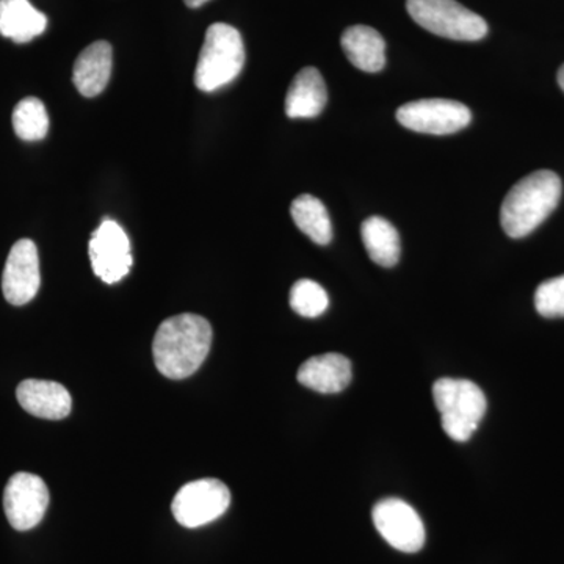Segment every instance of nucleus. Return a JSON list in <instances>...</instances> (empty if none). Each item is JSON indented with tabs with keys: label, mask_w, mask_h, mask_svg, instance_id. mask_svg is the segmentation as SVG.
<instances>
[{
	"label": "nucleus",
	"mask_w": 564,
	"mask_h": 564,
	"mask_svg": "<svg viewBox=\"0 0 564 564\" xmlns=\"http://www.w3.org/2000/svg\"><path fill=\"white\" fill-rule=\"evenodd\" d=\"M212 326L196 314H180L161 323L152 344L155 367L170 380L192 377L206 361L212 345Z\"/></svg>",
	"instance_id": "obj_1"
},
{
	"label": "nucleus",
	"mask_w": 564,
	"mask_h": 564,
	"mask_svg": "<svg viewBox=\"0 0 564 564\" xmlns=\"http://www.w3.org/2000/svg\"><path fill=\"white\" fill-rule=\"evenodd\" d=\"M563 184L558 174L540 170L518 182L505 196L500 223L511 239L532 234L556 209Z\"/></svg>",
	"instance_id": "obj_2"
},
{
	"label": "nucleus",
	"mask_w": 564,
	"mask_h": 564,
	"mask_svg": "<svg viewBox=\"0 0 564 564\" xmlns=\"http://www.w3.org/2000/svg\"><path fill=\"white\" fill-rule=\"evenodd\" d=\"M243 65L245 46L240 32L223 22L212 24L196 65V87L206 93L220 90L239 77Z\"/></svg>",
	"instance_id": "obj_3"
},
{
	"label": "nucleus",
	"mask_w": 564,
	"mask_h": 564,
	"mask_svg": "<svg viewBox=\"0 0 564 564\" xmlns=\"http://www.w3.org/2000/svg\"><path fill=\"white\" fill-rule=\"evenodd\" d=\"M433 399L447 436L456 443L469 441L485 417L484 391L469 380L441 378L433 386Z\"/></svg>",
	"instance_id": "obj_4"
},
{
	"label": "nucleus",
	"mask_w": 564,
	"mask_h": 564,
	"mask_svg": "<svg viewBox=\"0 0 564 564\" xmlns=\"http://www.w3.org/2000/svg\"><path fill=\"white\" fill-rule=\"evenodd\" d=\"M410 17L425 31L456 41L484 40L488 24L456 0H406Z\"/></svg>",
	"instance_id": "obj_5"
},
{
	"label": "nucleus",
	"mask_w": 564,
	"mask_h": 564,
	"mask_svg": "<svg viewBox=\"0 0 564 564\" xmlns=\"http://www.w3.org/2000/svg\"><path fill=\"white\" fill-rule=\"evenodd\" d=\"M231 505L228 486L217 478H203L182 486L174 496L172 511L182 527L198 529L217 521Z\"/></svg>",
	"instance_id": "obj_6"
},
{
	"label": "nucleus",
	"mask_w": 564,
	"mask_h": 564,
	"mask_svg": "<svg viewBox=\"0 0 564 564\" xmlns=\"http://www.w3.org/2000/svg\"><path fill=\"white\" fill-rule=\"evenodd\" d=\"M469 107L452 99H419L397 110V121L410 131L448 135L469 126Z\"/></svg>",
	"instance_id": "obj_7"
},
{
	"label": "nucleus",
	"mask_w": 564,
	"mask_h": 564,
	"mask_svg": "<svg viewBox=\"0 0 564 564\" xmlns=\"http://www.w3.org/2000/svg\"><path fill=\"white\" fill-rule=\"evenodd\" d=\"M50 489L39 475L18 473L3 492V510L18 532L35 529L50 507Z\"/></svg>",
	"instance_id": "obj_8"
},
{
	"label": "nucleus",
	"mask_w": 564,
	"mask_h": 564,
	"mask_svg": "<svg viewBox=\"0 0 564 564\" xmlns=\"http://www.w3.org/2000/svg\"><path fill=\"white\" fill-rule=\"evenodd\" d=\"M373 524L386 543L404 554H415L425 544V527L411 505L400 499H384L375 505Z\"/></svg>",
	"instance_id": "obj_9"
},
{
	"label": "nucleus",
	"mask_w": 564,
	"mask_h": 564,
	"mask_svg": "<svg viewBox=\"0 0 564 564\" xmlns=\"http://www.w3.org/2000/svg\"><path fill=\"white\" fill-rule=\"evenodd\" d=\"M90 259L96 276L106 284H117L131 272V242L117 221L104 220L93 232Z\"/></svg>",
	"instance_id": "obj_10"
},
{
	"label": "nucleus",
	"mask_w": 564,
	"mask_h": 564,
	"mask_svg": "<svg viewBox=\"0 0 564 564\" xmlns=\"http://www.w3.org/2000/svg\"><path fill=\"white\" fill-rule=\"evenodd\" d=\"M40 284L39 250L32 240L22 239L13 245L7 258L2 276L3 296L13 306H24L35 299Z\"/></svg>",
	"instance_id": "obj_11"
},
{
	"label": "nucleus",
	"mask_w": 564,
	"mask_h": 564,
	"mask_svg": "<svg viewBox=\"0 0 564 564\" xmlns=\"http://www.w3.org/2000/svg\"><path fill=\"white\" fill-rule=\"evenodd\" d=\"M18 402L35 417L62 421L68 417L73 399L68 389L55 381L25 380L17 389Z\"/></svg>",
	"instance_id": "obj_12"
},
{
	"label": "nucleus",
	"mask_w": 564,
	"mask_h": 564,
	"mask_svg": "<svg viewBox=\"0 0 564 564\" xmlns=\"http://www.w3.org/2000/svg\"><path fill=\"white\" fill-rule=\"evenodd\" d=\"M113 66V51L107 41L85 47L74 63L73 82L82 96L95 98L106 90Z\"/></svg>",
	"instance_id": "obj_13"
},
{
	"label": "nucleus",
	"mask_w": 564,
	"mask_h": 564,
	"mask_svg": "<svg viewBox=\"0 0 564 564\" xmlns=\"http://www.w3.org/2000/svg\"><path fill=\"white\" fill-rule=\"evenodd\" d=\"M296 378L315 392H343L351 381V362L339 352L314 356L300 367Z\"/></svg>",
	"instance_id": "obj_14"
},
{
	"label": "nucleus",
	"mask_w": 564,
	"mask_h": 564,
	"mask_svg": "<svg viewBox=\"0 0 564 564\" xmlns=\"http://www.w3.org/2000/svg\"><path fill=\"white\" fill-rule=\"evenodd\" d=\"M328 101L325 80L317 68H304L296 74L285 96V113L292 120L315 118Z\"/></svg>",
	"instance_id": "obj_15"
},
{
	"label": "nucleus",
	"mask_w": 564,
	"mask_h": 564,
	"mask_svg": "<svg viewBox=\"0 0 564 564\" xmlns=\"http://www.w3.org/2000/svg\"><path fill=\"white\" fill-rule=\"evenodd\" d=\"M340 44L351 65L364 73H380L384 68L386 43L375 29L351 25L343 33Z\"/></svg>",
	"instance_id": "obj_16"
},
{
	"label": "nucleus",
	"mask_w": 564,
	"mask_h": 564,
	"mask_svg": "<svg viewBox=\"0 0 564 564\" xmlns=\"http://www.w3.org/2000/svg\"><path fill=\"white\" fill-rule=\"evenodd\" d=\"M47 18L29 0H0V35L18 44L29 43L46 31Z\"/></svg>",
	"instance_id": "obj_17"
},
{
	"label": "nucleus",
	"mask_w": 564,
	"mask_h": 564,
	"mask_svg": "<svg viewBox=\"0 0 564 564\" xmlns=\"http://www.w3.org/2000/svg\"><path fill=\"white\" fill-rule=\"evenodd\" d=\"M362 243L370 259L378 265H395L400 259V236L391 223L381 217H370L362 223Z\"/></svg>",
	"instance_id": "obj_18"
},
{
	"label": "nucleus",
	"mask_w": 564,
	"mask_h": 564,
	"mask_svg": "<svg viewBox=\"0 0 564 564\" xmlns=\"http://www.w3.org/2000/svg\"><path fill=\"white\" fill-rule=\"evenodd\" d=\"M291 214L296 228L306 234L314 243L328 245L333 239V226L328 210L321 199L302 195L292 203Z\"/></svg>",
	"instance_id": "obj_19"
},
{
	"label": "nucleus",
	"mask_w": 564,
	"mask_h": 564,
	"mask_svg": "<svg viewBox=\"0 0 564 564\" xmlns=\"http://www.w3.org/2000/svg\"><path fill=\"white\" fill-rule=\"evenodd\" d=\"M13 129L24 141L43 140L50 131L46 107L39 98L22 99L13 111Z\"/></svg>",
	"instance_id": "obj_20"
},
{
	"label": "nucleus",
	"mask_w": 564,
	"mask_h": 564,
	"mask_svg": "<svg viewBox=\"0 0 564 564\" xmlns=\"http://www.w3.org/2000/svg\"><path fill=\"white\" fill-rule=\"evenodd\" d=\"M328 293L318 282L302 280L293 284L291 291V307L303 317H318L328 310Z\"/></svg>",
	"instance_id": "obj_21"
},
{
	"label": "nucleus",
	"mask_w": 564,
	"mask_h": 564,
	"mask_svg": "<svg viewBox=\"0 0 564 564\" xmlns=\"http://www.w3.org/2000/svg\"><path fill=\"white\" fill-rule=\"evenodd\" d=\"M534 307L545 318L564 317V274L543 282L536 289Z\"/></svg>",
	"instance_id": "obj_22"
},
{
	"label": "nucleus",
	"mask_w": 564,
	"mask_h": 564,
	"mask_svg": "<svg viewBox=\"0 0 564 564\" xmlns=\"http://www.w3.org/2000/svg\"><path fill=\"white\" fill-rule=\"evenodd\" d=\"M185 6L191 7V9H199V7L204 6V3L209 2V0H184Z\"/></svg>",
	"instance_id": "obj_23"
},
{
	"label": "nucleus",
	"mask_w": 564,
	"mask_h": 564,
	"mask_svg": "<svg viewBox=\"0 0 564 564\" xmlns=\"http://www.w3.org/2000/svg\"><path fill=\"white\" fill-rule=\"evenodd\" d=\"M556 79H558L560 88L564 91V65L558 69V76H556Z\"/></svg>",
	"instance_id": "obj_24"
}]
</instances>
